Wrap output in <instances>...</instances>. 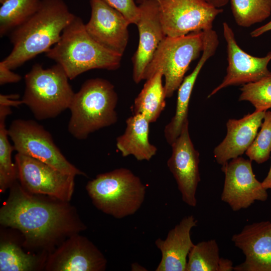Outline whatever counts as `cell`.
<instances>
[{
  "label": "cell",
  "instance_id": "4fadbf2b",
  "mask_svg": "<svg viewBox=\"0 0 271 271\" xmlns=\"http://www.w3.org/2000/svg\"><path fill=\"white\" fill-rule=\"evenodd\" d=\"M171 146L172 154L167 166L177 182L183 202L190 206L195 207L197 188L201 180L199 153L191 140L189 122L184 125L180 134Z\"/></svg>",
  "mask_w": 271,
  "mask_h": 271
},
{
  "label": "cell",
  "instance_id": "7402d4cb",
  "mask_svg": "<svg viewBox=\"0 0 271 271\" xmlns=\"http://www.w3.org/2000/svg\"><path fill=\"white\" fill-rule=\"evenodd\" d=\"M163 76L159 71L146 80L132 106L133 114L143 115L150 123L158 119L165 107L166 97L162 83Z\"/></svg>",
  "mask_w": 271,
  "mask_h": 271
},
{
  "label": "cell",
  "instance_id": "7c38bea8",
  "mask_svg": "<svg viewBox=\"0 0 271 271\" xmlns=\"http://www.w3.org/2000/svg\"><path fill=\"white\" fill-rule=\"evenodd\" d=\"M222 27L227 44L226 75L221 83L210 92L207 98L228 86L255 82L271 75V71L267 68L271 60V51L262 57L252 56L239 47L233 30L227 23L223 22Z\"/></svg>",
  "mask_w": 271,
  "mask_h": 271
},
{
  "label": "cell",
  "instance_id": "f1b7e54d",
  "mask_svg": "<svg viewBox=\"0 0 271 271\" xmlns=\"http://www.w3.org/2000/svg\"><path fill=\"white\" fill-rule=\"evenodd\" d=\"M261 129L245 152L251 161L258 164L266 162L271 153V111H266Z\"/></svg>",
  "mask_w": 271,
  "mask_h": 271
},
{
  "label": "cell",
  "instance_id": "ac0fdd59",
  "mask_svg": "<svg viewBox=\"0 0 271 271\" xmlns=\"http://www.w3.org/2000/svg\"><path fill=\"white\" fill-rule=\"evenodd\" d=\"M204 32V49L201 57L193 71L184 77L178 88L175 115L164 128V136L170 145L179 136L184 125L189 122L188 107L194 85L203 66L215 54L219 45L215 31L210 29Z\"/></svg>",
  "mask_w": 271,
  "mask_h": 271
},
{
  "label": "cell",
  "instance_id": "ffe728a7",
  "mask_svg": "<svg viewBox=\"0 0 271 271\" xmlns=\"http://www.w3.org/2000/svg\"><path fill=\"white\" fill-rule=\"evenodd\" d=\"M197 223L193 215L185 216L169 231L165 239L159 238L155 241L162 253L156 271H186L187 257L194 245L190 232Z\"/></svg>",
  "mask_w": 271,
  "mask_h": 271
},
{
  "label": "cell",
  "instance_id": "836d02e7",
  "mask_svg": "<svg viewBox=\"0 0 271 271\" xmlns=\"http://www.w3.org/2000/svg\"><path fill=\"white\" fill-rule=\"evenodd\" d=\"M233 262L231 260L221 257L219 271H231L233 270Z\"/></svg>",
  "mask_w": 271,
  "mask_h": 271
},
{
  "label": "cell",
  "instance_id": "e575fe53",
  "mask_svg": "<svg viewBox=\"0 0 271 271\" xmlns=\"http://www.w3.org/2000/svg\"><path fill=\"white\" fill-rule=\"evenodd\" d=\"M208 3L217 8H221L227 5L230 0H206Z\"/></svg>",
  "mask_w": 271,
  "mask_h": 271
},
{
  "label": "cell",
  "instance_id": "6da1fadb",
  "mask_svg": "<svg viewBox=\"0 0 271 271\" xmlns=\"http://www.w3.org/2000/svg\"><path fill=\"white\" fill-rule=\"evenodd\" d=\"M0 209V223L20 230L29 246L50 248L86 228L67 202L50 201L26 191L17 181Z\"/></svg>",
  "mask_w": 271,
  "mask_h": 271
},
{
  "label": "cell",
  "instance_id": "30bf717a",
  "mask_svg": "<svg viewBox=\"0 0 271 271\" xmlns=\"http://www.w3.org/2000/svg\"><path fill=\"white\" fill-rule=\"evenodd\" d=\"M15 159L18 179L26 191L63 202L70 201L74 190L75 176L18 153Z\"/></svg>",
  "mask_w": 271,
  "mask_h": 271
},
{
  "label": "cell",
  "instance_id": "277c9868",
  "mask_svg": "<svg viewBox=\"0 0 271 271\" xmlns=\"http://www.w3.org/2000/svg\"><path fill=\"white\" fill-rule=\"evenodd\" d=\"M117 101L114 87L109 81L100 78L88 79L75 93L69 108V132L83 140L91 133L115 123Z\"/></svg>",
  "mask_w": 271,
  "mask_h": 271
},
{
  "label": "cell",
  "instance_id": "8d00e7d4",
  "mask_svg": "<svg viewBox=\"0 0 271 271\" xmlns=\"http://www.w3.org/2000/svg\"><path fill=\"white\" fill-rule=\"evenodd\" d=\"M7 0H0V3L2 4V3H3L4 2H5Z\"/></svg>",
  "mask_w": 271,
  "mask_h": 271
},
{
  "label": "cell",
  "instance_id": "9c48e42d",
  "mask_svg": "<svg viewBox=\"0 0 271 271\" xmlns=\"http://www.w3.org/2000/svg\"><path fill=\"white\" fill-rule=\"evenodd\" d=\"M159 15L166 36L179 37L213 28L223 10L206 0H159Z\"/></svg>",
  "mask_w": 271,
  "mask_h": 271
},
{
  "label": "cell",
  "instance_id": "d590c367",
  "mask_svg": "<svg viewBox=\"0 0 271 271\" xmlns=\"http://www.w3.org/2000/svg\"><path fill=\"white\" fill-rule=\"evenodd\" d=\"M261 183L263 187L266 190H271V165L266 177L264 178V179Z\"/></svg>",
  "mask_w": 271,
  "mask_h": 271
},
{
  "label": "cell",
  "instance_id": "4316f807",
  "mask_svg": "<svg viewBox=\"0 0 271 271\" xmlns=\"http://www.w3.org/2000/svg\"><path fill=\"white\" fill-rule=\"evenodd\" d=\"M186 271H219L221 257L215 239L194 244L188 255Z\"/></svg>",
  "mask_w": 271,
  "mask_h": 271
},
{
  "label": "cell",
  "instance_id": "cb8c5ba5",
  "mask_svg": "<svg viewBox=\"0 0 271 271\" xmlns=\"http://www.w3.org/2000/svg\"><path fill=\"white\" fill-rule=\"evenodd\" d=\"M12 113L11 107L0 105V190L4 192L17 181V172L12 159L14 150L9 140L8 129L6 127L7 116Z\"/></svg>",
  "mask_w": 271,
  "mask_h": 271
},
{
  "label": "cell",
  "instance_id": "d6986e66",
  "mask_svg": "<svg viewBox=\"0 0 271 271\" xmlns=\"http://www.w3.org/2000/svg\"><path fill=\"white\" fill-rule=\"evenodd\" d=\"M265 112L255 110L240 119L228 120L226 136L213 151L218 164L222 166L246 152L257 135Z\"/></svg>",
  "mask_w": 271,
  "mask_h": 271
},
{
  "label": "cell",
  "instance_id": "5bb4252c",
  "mask_svg": "<svg viewBox=\"0 0 271 271\" xmlns=\"http://www.w3.org/2000/svg\"><path fill=\"white\" fill-rule=\"evenodd\" d=\"M90 18L85 28L98 44L122 56L128 41V21L101 0H90Z\"/></svg>",
  "mask_w": 271,
  "mask_h": 271
},
{
  "label": "cell",
  "instance_id": "2e32d148",
  "mask_svg": "<svg viewBox=\"0 0 271 271\" xmlns=\"http://www.w3.org/2000/svg\"><path fill=\"white\" fill-rule=\"evenodd\" d=\"M140 16L136 25L139 41L132 61V77L135 83L143 80L145 69L159 44L165 38L161 22L158 2L156 0H144L140 3Z\"/></svg>",
  "mask_w": 271,
  "mask_h": 271
},
{
  "label": "cell",
  "instance_id": "ba28073f",
  "mask_svg": "<svg viewBox=\"0 0 271 271\" xmlns=\"http://www.w3.org/2000/svg\"><path fill=\"white\" fill-rule=\"evenodd\" d=\"M8 133L18 153L39 160L66 174L86 176L66 159L50 132L36 121L15 119L10 125Z\"/></svg>",
  "mask_w": 271,
  "mask_h": 271
},
{
  "label": "cell",
  "instance_id": "484cf974",
  "mask_svg": "<svg viewBox=\"0 0 271 271\" xmlns=\"http://www.w3.org/2000/svg\"><path fill=\"white\" fill-rule=\"evenodd\" d=\"M41 263L38 256L25 253L12 242L1 243V271H31L38 269Z\"/></svg>",
  "mask_w": 271,
  "mask_h": 271
},
{
  "label": "cell",
  "instance_id": "5b68a950",
  "mask_svg": "<svg viewBox=\"0 0 271 271\" xmlns=\"http://www.w3.org/2000/svg\"><path fill=\"white\" fill-rule=\"evenodd\" d=\"M146 189L140 178L125 168L100 174L86 186L93 205L117 219L136 213L144 201Z\"/></svg>",
  "mask_w": 271,
  "mask_h": 271
},
{
  "label": "cell",
  "instance_id": "44dd1931",
  "mask_svg": "<svg viewBox=\"0 0 271 271\" xmlns=\"http://www.w3.org/2000/svg\"><path fill=\"white\" fill-rule=\"evenodd\" d=\"M150 123L140 114L126 119L124 133L116 138V147L123 157L132 155L138 161H149L156 154L157 147L149 141Z\"/></svg>",
  "mask_w": 271,
  "mask_h": 271
},
{
  "label": "cell",
  "instance_id": "74e56055",
  "mask_svg": "<svg viewBox=\"0 0 271 271\" xmlns=\"http://www.w3.org/2000/svg\"><path fill=\"white\" fill-rule=\"evenodd\" d=\"M144 1V0H138V2H139V3H141V2H142V1ZM156 1H158V2L159 1V0H156Z\"/></svg>",
  "mask_w": 271,
  "mask_h": 271
},
{
  "label": "cell",
  "instance_id": "603a6c76",
  "mask_svg": "<svg viewBox=\"0 0 271 271\" xmlns=\"http://www.w3.org/2000/svg\"><path fill=\"white\" fill-rule=\"evenodd\" d=\"M41 0H7L0 8V36L27 21L38 10Z\"/></svg>",
  "mask_w": 271,
  "mask_h": 271
},
{
  "label": "cell",
  "instance_id": "3957f363",
  "mask_svg": "<svg viewBox=\"0 0 271 271\" xmlns=\"http://www.w3.org/2000/svg\"><path fill=\"white\" fill-rule=\"evenodd\" d=\"M45 54L62 66L70 80L92 69L115 70L122 58L96 42L87 32L83 20L76 16Z\"/></svg>",
  "mask_w": 271,
  "mask_h": 271
},
{
  "label": "cell",
  "instance_id": "4dcf8cb0",
  "mask_svg": "<svg viewBox=\"0 0 271 271\" xmlns=\"http://www.w3.org/2000/svg\"><path fill=\"white\" fill-rule=\"evenodd\" d=\"M21 76L12 71L2 61L0 62V84L3 85L8 83L19 82Z\"/></svg>",
  "mask_w": 271,
  "mask_h": 271
},
{
  "label": "cell",
  "instance_id": "1f68e13d",
  "mask_svg": "<svg viewBox=\"0 0 271 271\" xmlns=\"http://www.w3.org/2000/svg\"><path fill=\"white\" fill-rule=\"evenodd\" d=\"M20 98V95L18 94H13L10 95H5L1 94L0 95V105L7 106L17 107L24 104L22 100H17Z\"/></svg>",
  "mask_w": 271,
  "mask_h": 271
},
{
  "label": "cell",
  "instance_id": "e0dca14e",
  "mask_svg": "<svg viewBox=\"0 0 271 271\" xmlns=\"http://www.w3.org/2000/svg\"><path fill=\"white\" fill-rule=\"evenodd\" d=\"M234 245L245 255L235 271H271V222L247 224L231 237Z\"/></svg>",
  "mask_w": 271,
  "mask_h": 271
},
{
  "label": "cell",
  "instance_id": "9a60e30c",
  "mask_svg": "<svg viewBox=\"0 0 271 271\" xmlns=\"http://www.w3.org/2000/svg\"><path fill=\"white\" fill-rule=\"evenodd\" d=\"M45 262L46 270L53 271H103L107 264L96 246L78 234L63 242Z\"/></svg>",
  "mask_w": 271,
  "mask_h": 271
},
{
  "label": "cell",
  "instance_id": "f546056e",
  "mask_svg": "<svg viewBox=\"0 0 271 271\" xmlns=\"http://www.w3.org/2000/svg\"><path fill=\"white\" fill-rule=\"evenodd\" d=\"M120 12L130 23L137 24L140 16V10L133 0H101Z\"/></svg>",
  "mask_w": 271,
  "mask_h": 271
},
{
  "label": "cell",
  "instance_id": "83f0119b",
  "mask_svg": "<svg viewBox=\"0 0 271 271\" xmlns=\"http://www.w3.org/2000/svg\"><path fill=\"white\" fill-rule=\"evenodd\" d=\"M240 90L238 100L250 102L255 111H266L271 108V75L243 85Z\"/></svg>",
  "mask_w": 271,
  "mask_h": 271
},
{
  "label": "cell",
  "instance_id": "d4e9b609",
  "mask_svg": "<svg viewBox=\"0 0 271 271\" xmlns=\"http://www.w3.org/2000/svg\"><path fill=\"white\" fill-rule=\"evenodd\" d=\"M230 4L234 19L239 27H250L271 15V0H230Z\"/></svg>",
  "mask_w": 271,
  "mask_h": 271
},
{
  "label": "cell",
  "instance_id": "7a4b0ae2",
  "mask_svg": "<svg viewBox=\"0 0 271 271\" xmlns=\"http://www.w3.org/2000/svg\"><path fill=\"white\" fill-rule=\"evenodd\" d=\"M75 16L63 0H41L36 12L9 34L13 49L2 61L12 70L45 54L58 42Z\"/></svg>",
  "mask_w": 271,
  "mask_h": 271
},
{
  "label": "cell",
  "instance_id": "8fae6325",
  "mask_svg": "<svg viewBox=\"0 0 271 271\" xmlns=\"http://www.w3.org/2000/svg\"><path fill=\"white\" fill-rule=\"evenodd\" d=\"M251 161L239 156L222 166L225 175L221 200L234 211L246 209L255 201H265L267 191L253 173Z\"/></svg>",
  "mask_w": 271,
  "mask_h": 271
},
{
  "label": "cell",
  "instance_id": "8992f818",
  "mask_svg": "<svg viewBox=\"0 0 271 271\" xmlns=\"http://www.w3.org/2000/svg\"><path fill=\"white\" fill-rule=\"evenodd\" d=\"M58 64L45 69L34 65L25 76L24 104L39 120L54 118L69 109L75 93Z\"/></svg>",
  "mask_w": 271,
  "mask_h": 271
},
{
  "label": "cell",
  "instance_id": "d6a6232c",
  "mask_svg": "<svg viewBox=\"0 0 271 271\" xmlns=\"http://www.w3.org/2000/svg\"><path fill=\"white\" fill-rule=\"evenodd\" d=\"M269 31H271V21L265 25L254 29L251 32L250 35L252 38H256Z\"/></svg>",
  "mask_w": 271,
  "mask_h": 271
},
{
  "label": "cell",
  "instance_id": "52a82bcc",
  "mask_svg": "<svg viewBox=\"0 0 271 271\" xmlns=\"http://www.w3.org/2000/svg\"><path fill=\"white\" fill-rule=\"evenodd\" d=\"M203 49V31L179 37L166 36L146 67L143 80L161 72L165 78L166 97H172L182 83L190 63L199 58Z\"/></svg>",
  "mask_w": 271,
  "mask_h": 271
}]
</instances>
